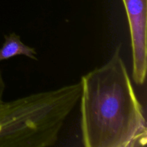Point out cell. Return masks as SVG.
<instances>
[{"instance_id": "6da1fadb", "label": "cell", "mask_w": 147, "mask_h": 147, "mask_svg": "<svg viewBox=\"0 0 147 147\" xmlns=\"http://www.w3.org/2000/svg\"><path fill=\"white\" fill-rule=\"evenodd\" d=\"M82 76L80 129L86 147H138L146 144L145 112L121 54Z\"/></svg>"}, {"instance_id": "8992f818", "label": "cell", "mask_w": 147, "mask_h": 147, "mask_svg": "<svg viewBox=\"0 0 147 147\" xmlns=\"http://www.w3.org/2000/svg\"><path fill=\"white\" fill-rule=\"evenodd\" d=\"M1 103H2V102H1V103H0V105H1Z\"/></svg>"}, {"instance_id": "5b68a950", "label": "cell", "mask_w": 147, "mask_h": 147, "mask_svg": "<svg viewBox=\"0 0 147 147\" xmlns=\"http://www.w3.org/2000/svg\"><path fill=\"white\" fill-rule=\"evenodd\" d=\"M4 90H5V83L4 78L0 71V103L3 102V96H4Z\"/></svg>"}, {"instance_id": "3957f363", "label": "cell", "mask_w": 147, "mask_h": 147, "mask_svg": "<svg viewBox=\"0 0 147 147\" xmlns=\"http://www.w3.org/2000/svg\"><path fill=\"white\" fill-rule=\"evenodd\" d=\"M126 11L132 49V78L143 85L147 71V0H122Z\"/></svg>"}, {"instance_id": "277c9868", "label": "cell", "mask_w": 147, "mask_h": 147, "mask_svg": "<svg viewBox=\"0 0 147 147\" xmlns=\"http://www.w3.org/2000/svg\"><path fill=\"white\" fill-rule=\"evenodd\" d=\"M19 55L37 60L35 49L23 43L18 34L11 32L4 35V42L0 47V62Z\"/></svg>"}, {"instance_id": "7a4b0ae2", "label": "cell", "mask_w": 147, "mask_h": 147, "mask_svg": "<svg viewBox=\"0 0 147 147\" xmlns=\"http://www.w3.org/2000/svg\"><path fill=\"white\" fill-rule=\"evenodd\" d=\"M80 94L79 82L3 101L0 105V147L54 145Z\"/></svg>"}]
</instances>
